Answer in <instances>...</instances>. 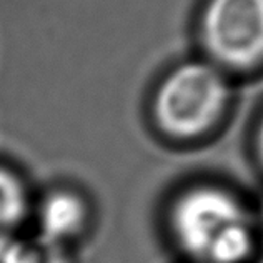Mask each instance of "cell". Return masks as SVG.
<instances>
[{
  "label": "cell",
  "mask_w": 263,
  "mask_h": 263,
  "mask_svg": "<svg viewBox=\"0 0 263 263\" xmlns=\"http://www.w3.org/2000/svg\"><path fill=\"white\" fill-rule=\"evenodd\" d=\"M252 160L255 168L258 170L260 178L263 180V112L253 128L252 135Z\"/></svg>",
  "instance_id": "52a82bcc"
},
{
  "label": "cell",
  "mask_w": 263,
  "mask_h": 263,
  "mask_svg": "<svg viewBox=\"0 0 263 263\" xmlns=\"http://www.w3.org/2000/svg\"><path fill=\"white\" fill-rule=\"evenodd\" d=\"M158 225L180 263H252L261 241L257 202L218 177H193L165 195Z\"/></svg>",
  "instance_id": "6da1fadb"
},
{
  "label": "cell",
  "mask_w": 263,
  "mask_h": 263,
  "mask_svg": "<svg viewBox=\"0 0 263 263\" xmlns=\"http://www.w3.org/2000/svg\"><path fill=\"white\" fill-rule=\"evenodd\" d=\"M230 102V85L221 67L190 60L175 67L157 87L152 123L170 143L192 145L215 132Z\"/></svg>",
  "instance_id": "7a4b0ae2"
},
{
  "label": "cell",
  "mask_w": 263,
  "mask_h": 263,
  "mask_svg": "<svg viewBox=\"0 0 263 263\" xmlns=\"http://www.w3.org/2000/svg\"><path fill=\"white\" fill-rule=\"evenodd\" d=\"M252 263H263V228H261V241H260L258 252H257V255H255Z\"/></svg>",
  "instance_id": "ba28073f"
},
{
  "label": "cell",
  "mask_w": 263,
  "mask_h": 263,
  "mask_svg": "<svg viewBox=\"0 0 263 263\" xmlns=\"http://www.w3.org/2000/svg\"><path fill=\"white\" fill-rule=\"evenodd\" d=\"M200 33L213 64L252 70L263 64V0H209Z\"/></svg>",
  "instance_id": "3957f363"
},
{
  "label": "cell",
  "mask_w": 263,
  "mask_h": 263,
  "mask_svg": "<svg viewBox=\"0 0 263 263\" xmlns=\"http://www.w3.org/2000/svg\"><path fill=\"white\" fill-rule=\"evenodd\" d=\"M35 192L17 165L0 158V252L30 228Z\"/></svg>",
  "instance_id": "5b68a950"
},
{
  "label": "cell",
  "mask_w": 263,
  "mask_h": 263,
  "mask_svg": "<svg viewBox=\"0 0 263 263\" xmlns=\"http://www.w3.org/2000/svg\"><path fill=\"white\" fill-rule=\"evenodd\" d=\"M75 250L47 240L33 230L15 237L2 252L0 263H73Z\"/></svg>",
  "instance_id": "8992f818"
},
{
  "label": "cell",
  "mask_w": 263,
  "mask_h": 263,
  "mask_svg": "<svg viewBox=\"0 0 263 263\" xmlns=\"http://www.w3.org/2000/svg\"><path fill=\"white\" fill-rule=\"evenodd\" d=\"M97 225L92 195L70 180H57L35 192L30 230L47 240L75 250Z\"/></svg>",
  "instance_id": "277c9868"
},
{
  "label": "cell",
  "mask_w": 263,
  "mask_h": 263,
  "mask_svg": "<svg viewBox=\"0 0 263 263\" xmlns=\"http://www.w3.org/2000/svg\"><path fill=\"white\" fill-rule=\"evenodd\" d=\"M257 206H258V215H260V223H261V228H263V198L260 202H257Z\"/></svg>",
  "instance_id": "9c48e42d"
}]
</instances>
